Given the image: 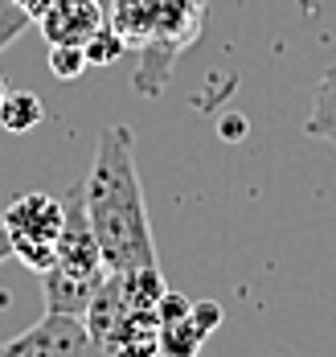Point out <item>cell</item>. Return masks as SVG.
Wrapping results in <instances>:
<instances>
[{
  "label": "cell",
  "mask_w": 336,
  "mask_h": 357,
  "mask_svg": "<svg viewBox=\"0 0 336 357\" xmlns=\"http://www.w3.org/2000/svg\"><path fill=\"white\" fill-rule=\"evenodd\" d=\"M66 226H62V238H58V259L49 271H41V296H45V312H58V317H86L90 300L99 296V287L107 284V263H103V250L99 238L90 230V218H86V197H82V185H74L66 197Z\"/></svg>",
  "instance_id": "cell-3"
},
{
  "label": "cell",
  "mask_w": 336,
  "mask_h": 357,
  "mask_svg": "<svg viewBox=\"0 0 336 357\" xmlns=\"http://www.w3.org/2000/svg\"><path fill=\"white\" fill-rule=\"evenodd\" d=\"M107 25V13L99 0H54L38 17L45 45H86Z\"/></svg>",
  "instance_id": "cell-6"
},
{
  "label": "cell",
  "mask_w": 336,
  "mask_h": 357,
  "mask_svg": "<svg viewBox=\"0 0 336 357\" xmlns=\"http://www.w3.org/2000/svg\"><path fill=\"white\" fill-rule=\"evenodd\" d=\"M13 4H17V8H21L25 17H33V21H38L41 13H45V8L54 4V0H13Z\"/></svg>",
  "instance_id": "cell-14"
},
{
  "label": "cell",
  "mask_w": 336,
  "mask_h": 357,
  "mask_svg": "<svg viewBox=\"0 0 336 357\" xmlns=\"http://www.w3.org/2000/svg\"><path fill=\"white\" fill-rule=\"evenodd\" d=\"M222 136H246V123H242V119H225Z\"/></svg>",
  "instance_id": "cell-15"
},
{
  "label": "cell",
  "mask_w": 336,
  "mask_h": 357,
  "mask_svg": "<svg viewBox=\"0 0 336 357\" xmlns=\"http://www.w3.org/2000/svg\"><path fill=\"white\" fill-rule=\"evenodd\" d=\"M82 197L107 271L156 267V238L136 169V132L127 123H111L99 132L90 173L82 181Z\"/></svg>",
  "instance_id": "cell-1"
},
{
  "label": "cell",
  "mask_w": 336,
  "mask_h": 357,
  "mask_svg": "<svg viewBox=\"0 0 336 357\" xmlns=\"http://www.w3.org/2000/svg\"><path fill=\"white\" fill-rule=\"evenodd\" d=\"M218 324H222V304L193 300V308L185 317L160 321V357H197Z\"/></svg>",
  "instance_id": "cell-7"
},
{
  "label": "cell",
  "mask_w": 336,
  "mask_h": 357,
  "mask_svg": "<svg viewBox=\"0 0 336 357\" xmlns=\"http://www.w3.org/2000/svg\"><path fill=\"white\" fill-rule=\"evenodd\" d=\"M303 132L312 140L336 144V66H328V70L320 74L316 95H312V115H307Z\"/></svg>",
  "instance_id": "cell-9"
},
{
  "label": "cell",
  "mask_w": 336,
  "mask_h": 357,
  "mask_svg": "<svg viewBox=\"0 0 336 357\" xmlns=\"http://www.w3.org/2000/svg\"><path fill=\"white\" fill-rule=\"evenodd\" d=\"M271 357H296V354H291V349H275Z\"/></svg>",
  "instance_id": "cell-17"
},
{
  "label": "cell",
  "mask_w": 336,
  "mask_h": 357,
  "mask_svg": "<svg viewBox=\"0 0 336 357\" xmlns=\"http://www.w3.org/2000/svg\"><path fill=\"white\" fill-rule=\"evenodd\" d=\"M90 70L86 50L82 45H49V74L62 82H78L82 74Z\"/></svg>",
  "instance_id": "cell-12"
},
{
  "label": "cell",
  "mask_w": 336,
  "mask_h": 357,
  "mask_svg": "<svg viewBox=\"0 0 336 357\" xmlns=\"http://www.w3.org/2000/svg\"><path fill=\"white\" fill-rule=\"evenodd\" d=\"M4 91H8V86H4V74H0V99H4Z\"/></svg>",
  "instance_id": "cell-18"
},
{
  "label": "cell",
  "mask_w": 336,
  "mask_h": 357,
  "mask_svg": "<svg viewBox=\"0 0 336 357\" xmlns=\"http://www.w3.org/2000/svg\"><path fill=\"white\" fill-rule=\"evenodd\" d=\"M29 21H33V17H25L13 0H0V50H4V45H13L17 37L25 33V29H29Z\"/></svg>",
  "instance_id": "cell-13"
},
{
  "label": "cell",
  "mask_w": 336,
  "mask_h": 357,
  "mask_svg": "<svg viewBox=\"0 0 336 357\" xmlns=\"http://www.w3.org/2000/svg\"><path fill=\"white\" fill-rule=\"evenodd\" d=\"M82 50H86V62H90V66H115V62L127 54V41H123V37H119V29L107 21V25L90 37Z\"/></svg>",
  "instance_id": "cell-11"
},
{
  "label": "cell",
  "mask_w": 336,
  "mask_h": 357,
  "mask_svg": "<svg viewBox=\"0 0 336 357\" xmlns=\"http://www.w3.org/2000/svg\"><path fill=\"white\" fill-rule=\"evenodd\" d=\"M111 357H160V321L148 308H131L103 341Z\"/></svg>",
  "instance_id": "cell-8"
},
{
  "label": "cell",
  "mask_w": 336,
  "mask_h": 357,
  "mask_svg": "<svg viewBox=\"0 0 336 357\" xmlns=\"http://www.w3.org/2000/svg\"><path fill=\"white\" fill-rule=\"evenodd\" d=\"M205 17L209 0H111L107 21L127 41V54H136V95H164L181 54L205 33Z\"/></svg>",
  "instance_id": "cell-2"
},
{
  "label": "cell",
  "mask_w": 336,
  "mask_h": 357,
  "mask_svg": "<svg viewBox=\"0 0 336 357\" xmlns=\"http://www.w3.org/2000/svg\"><path fill=\"white\" fill-rule=\"evenodd\" d=\"M41 119H45V103L33 91H4V99H0V128L4 132L25 136V132L38 128Z\"/></svg>",
  "instance_id": "cell-10"
},
{
  "label": "cell",
  "mask_w": 336,
  "mask_h": 357,
  "mask_svg": "<svg viewBox=\"0 0 336 357\" xmlns=\"http://www.w3.org/2000/svg\"><path fill=\"white\" fill-rule=\"evenodd\" d=\"M66 226V206L49 193H21L4 206L0 230L8 234L13 259H21L29 271H49L58 259V238Z\"/></svg>",
  "instance_id": "cell-4"
},
{
  "label": "cell",
  "mask_w": 336,
  "mask_h": 357,
  "mask_svg": "<svg viewBox=\"0 0 336 357\" xmlns=\"http://www.w3.org/2000/svg\"><path fill=\"white\" fill-rule=\"evenodd\" d=\"M8 255H13V247H8V234H4V230H0V263H4V259H8Z\"/></svg>",
  "instance_id": "cell-16"
},
{
  "label": "cell",
  "mask_w": 336,
  "mask_h": 357,
  "mask_svg": "<svg viewBox=\"0 0 336 357\" xmlns=\"http://www.w3.org/2000/svg\"><path fill=\"white\" fill-rule=\"evenodd\" d=\"M0 357H111V354L86 333V324L78 317L45 312L25 333L0 341Z\"/></svg>",
  "instance_id": "cell-5"
}]
</instances>
